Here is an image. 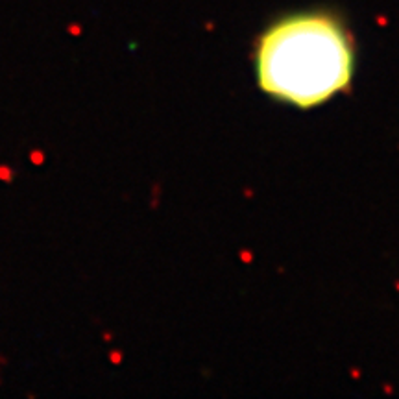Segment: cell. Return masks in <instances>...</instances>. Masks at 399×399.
Listing matches in <instances>:
<instances>
[{
	"instance_id": "cell-1",
	"label": "cell",
	"mask_w": 399,
	"mask_h": 399,
	"mask_svg": "<svg viewBox=\"0 0 399 399\" xmlns=\"http://www.w3.org/2000/svg\"><path fill=\"white\" fill-rule=\"evenodd\" d=\"M253 67L265 95L313 109L351 87L355 39L346 20L325 8L285 13L257 37Z\"/></svg>"
}]
</instances>
